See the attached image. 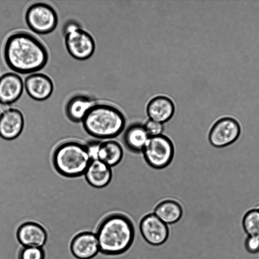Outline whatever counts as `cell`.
<instances>
[{
	"label": "cell",
	"instance_id": "cell-2",
	"mask_svg": "<svg viewBox=\"0 0 259 259\" xmlns=\"http://www.w3.org/2000/svg\"><path fill=\"white\" fill-rule=\"evenodd\" d=\"M96 236L100 251L113 256L122 254L131 246L135 230L131 220L120 213L109 214L101 222Z\"/></svg>",
	"mask_w": 259,
	"mask_h": 259
},
{
	"label": "cell",
	"instance_id": "cell-21",
	"mask_svg": "<svg viewBox=\"0 0 259 259\" xmlns=\"http://www.w3.org/2000/svg\"><path fill=\"white\" fill-rule=\"evenodd\" d=\"M243 229L248 236L259 238V209L248 211L242 220Z\"/></svg>",
	"mask_w": 259,
	"mask_h": 259
},
{
	"label": "cell",
	"instance_id": "cell-3",
	"mask_svg": "<svg viewBox=\"0 0 259 259\" xmlns=\"http://www.w3.org/2000/svg\"><path fill=\"white\" fill-rule=\"evenodd\" d=\"M84 130L90 135L99 139H111L123 130L125 119L122 112L108 104H94L82 120Z\"/></svg>",
	"mask_w": 259,
	"mask_h": 259
},
{
	"label": "cell",
	"instance_id": "cell-10",
	"mask_svg": "<svg viewBox=\"0 0 259 259\" xmlns=\"http://www.w3.org/2000/svg\"><path fill=\"white\" fill-rule=\"evenodd\" d=\"M24 86L28 95L37 101L48 99L54 90L52 79L46 74L40 73L28 75L25 79Z\"/></svg>",
	"mask_w": 259,
	"mask_h": 259
},
{
	"label": "cell",
	"instance_id": "cell-22",
	"mask_svg": "<svg viewBox=\"0 0 259 259\" xmlns=\"http://www.w3.org/2000/svg\"><path fill=\"white\" fill-rule=\"evenodd\" d=\"M42 248L23 247L19 254V259H44Z\"/></svg>",
	"mask_w": 259,
	"mask_h": 259
},
{
	"label": "cell",
	"instance_id": "cell-15",
	"mask_svg": "<svg viewBox=\"0 0 259 259\" xmlns=\"http://www.w3.org/2000/svg\"><path fill=\"white\" fill-rule=\"evenodd\" d=\"M17 237L20 243L24 247L41 248L46 242L47 234L40 225L28 222L19 227Z\"/></svg>",
	"mask_w": 259,
	"mask_h": 259
},
{
	"label": "cell",
	"instance_id": "cell-16",
	"mask_svg": "<svg viewBox=\"0 0 259 259\" xmlns=\"http://www.w3.org/2000/svg\"><path fill=\"white\" fill-rule=\"evenodd\" d=\"M88 183L92 186L101 188L110 182L112 172L111 167L98 160H92L84 173Z\"/></svg>",
	"mask_w": 259,
	"mask_h": 259
},
{
	"label": "cell",
	"instance_id": "cell-17",
	"mask_svg": "<svg viewBox=\"0 0 259 259\" xmlns=\"http://www.w3.org/2000/svg\"><path fill=\"white\" fill-rule=\"evenodd\" d=\"M94 102L88 96L77 94L70 98L65 106V113L72 121H82Z\"/></svg>",
	"mask_w": 259,
	"mask_h": 259
},
{
	"label": "cell",
	"instance_id": "cell-7",
	"mask_svg": "<svg viewBox=\"0 0 259 259\" xmlns=\"http://www.w3.org/2000/svg\"><path fill=\"white\" fill-rule=\"evenodd\" d=\"M25 18L30 29L39 34H47L53 31L58 21L54 9L43 3L30 5L26 11Z\"/></svg>",
	"mask_w": 259,
	"mask_h": 259
},
{
	"label": "cell",
	"instance_id": "cell-23",
	"mask_svg": "<svg viewBox=\"0 0 259 259\" xmlns=\"http://www.w3.org/2000/svg\"><path fill=\"white\" fill-rule=\"evenodd\" d=\"M144 126L149 137L162 135L164 130L163 123L151 119L148 120L144 124Z\"/></svg>",
	"mask_w": 259,
	"mask_h": 259
},
{
	"label": "cell",
	"instance_id": "cell-14",
	"mask_svg": "<svg viewBox=\"0 0 259 259\" xmlns=\"http://www.w3.org/2000/svg\"><path fill=\"white\" fill-rule=\"evenodd\" d=\"M71 249L73 255L79 259H89L100 251L96 234L83 232L76 236L73 239Z\"/></svg>",
	"mask_w": 259,
	"mask_h": 259
},
{
	"label": "cell",
	"instance_id": "cell-8",
	"mask_svg": "<svg viewBox=\"0 0 259 259\" xmlns=\"http://www.w3.org/2000/svg\"><path fill=\"white\" fill-rule=\"evenodd\" d=\"M140 230L144 240L153 246L164 243L169 235L167 225L154 213L148 214L142 218L140 224Z\"/></svg>",
	"mask_w": 259,
	"mask_h": 259
},
{
	"label": "cell",
	"instance_id": "cell-9",
	"mask_svg": "<svg viewBox=\"0 0 259 259\" xmlns=\"http://www.w3.org/2000/svg\"><path fill=\"white\" fill-rule=\"evenodd\" d=\"M240 128L237 121L230 117L219 119L213 126L209 134V140L216 147L226 146L239 137Z\"/></svg>",
	"mask_w": 259,
	"mask_h": 259
},
{
	"label": "cell",
	"instance_id": "cell-12",
	"mask_svg": "<svg viewBox=\"0 0 259 259\" xmlns=\"http://www.w3.org/2000/svg\"><path fill=\"white\" fill-rule=\"evenodd\" d=\"M175 111L174 103L169 97L158 95L148 103L146 112L149 119L164 123L169 120Z\"/></svg>",
	"mask_w": 259,
	"mask_h": 259
},
{
	"label": "cell",
	"instance_id": "cell-6",
	"mask_svg": "<svg viewBox=\"0 0 259 259\" xmlns=\"http://www.w3.org/2000/svg\"><path fill=\"white\" fill-rule=\"evenodd\" d=\"M142 152L145 160L151 167L162 169L171 162L174 146L170 139L162 134L150 137Z\"/></svg>",
	"mask_w": 259,
	"mask_h": 259
},
{
	"label": "cell",
	"instance_id": "cell-13",
	"mask_svg": "<svg viewBox=\"0 0 259 259\" xmlns=\"http://www.w3.org/2000/svg\"><path fill=\"white\" fill-rule=\"evenodd\" d=\"M24 83L17 74L8 72L0 77V103L11 104L21 96Z\"/></svg>",
	"mask_w": 259,
	"mask_h": 259
},
{
	"label": "cell",
	"instance_id": "cell-5",
	"mask_svg": "<svg viewBox=\"0 0 259 259\" xmlns=\"http://www.w3.org/2000/svg\"><path fill=\"white\" fill-rule=\"evenodd\" d=\"M63 31L67 51L72 57L82 61L93 55L96 48L94 39L77 22L67 21Z\"/></svg>",
	"mask_w": 259,
	"mask_h": 259
},
{
	"label": "cell",
	"instance_id": "cell-24",
	"mask_svg": "<svg viewBox=\"0 0 259 259\" xmlns=\"http://www.w3.org/2000/svg\"><path fill=\"white\" fill-rule=\"evenodd\" d=\"M101 143L99 141L93 140L85 145L91 160L98 159V153Z\"/></svg>",
	"mask_w": 259,
	"mask_h": 259
},
{
	"label": "cell",
	"instance_id": "cell-19",
	"mask_svg": "<svg viewBox=\"0 0 259 259\" xmlns=\"http://www.w3.org/2000/svg\"><path fill=\"white\" fill-rule=\"evenodd\" d=\"M154 213L164 223L170 225L176 223L181 219L183 209L177 201L165 200L155 207Z\"/></svg>",
	"mask_w": 259,
	"mask_h": 259
},
{
	"label": "cell",
	"instance_id": "cell-4",
	"mask_svg": "<svg viewBox=\"0 0 259 259\" xmlns=\"http://www.w3.org/2000/svg\"><path fill=\"white\" fill-rule=\"evenodd\" d=\"M91 161L85 145L75 141L62 143L56 148L53 156L56 170L67 177L84 174Z\"/></svg>",
	"mask_w": 259,
	"mask_h": 259
},
{
	"label": "cell",
	"instance_id": "cell-20",
	"mask_svg": "<svg viewBox=\"0 0 259 259\" xmlns=\"http://www.w3.org/2000/svg\"><path fill=\"white\" fill-rule=\"evenodd\" d=\"M123 154V149L119 143L115 141L108 140L101 143L98 159L111 167L120 162Z\"/></svg>",
	"mask_w": 259,
	"mask_h": 259
},
{
	"label": "cell",
	"instance_id": "cell-18",
	"mask_svg": "<svg viewBox=\"0 0 259 259\" xmlns=\"http://www.w3.org/2000/svg\"><path fill=\"white\" fill-rule=\"evenodd\" d=\"M149 137L144 125L135 123L126 128L123 139L125 145L130 150L140 153L142 152Z\"/></svg>",
	"mask_w": 259,
	"mask_h": 259
},
{
	"label": "cell",
	"instance_id": "cell-11",
	"mask_svg": "<svg viewBox=\"0 0 259 259\" xmlns=\"http://www.w3.org/2000/svg\"><path fill=\"white\" fill-rule=\"evenodd\" d=\"M24 125L22 112L16 108H9L0 114V137L6 140L17 138Z\"/></svg>",
	"mask_w": 259,
	"mask_h": 259
},
{
	"label": "cell",
	"instance_id": "cell-25",
	"mask_svg": "<svg viewBox=\"0 0 259 259\" xmlns=\"http://www.w3.org/2000/svg\"><path fill=\"white\" fill-rule=\"evenodd\" d=\"M246 250L251 253L259 252V238L248 236L245 241Z\"/></svg>",
	"mask_w": 259,
	"mask_h": 259
},
{
	"label": "cell",
	"instance_id": "cell-1",
	"mask_svg": "<svg viewBox=\"0 0 259 259\" xmlns=\"http://www.w3.org/2000/svg\"><path fill=\"white\" fill-rule=\"evenodd\" d=\"M4 57L7 65L14 72L32 74L46 66L49 54L45 45L35 36L18 31L7 38Z\"/></svg>",
	"mask_w": 259,
	"mask_h": 259
}]
</instances>
